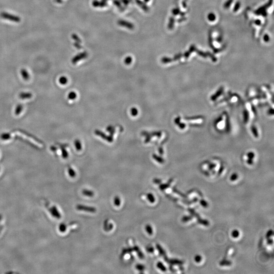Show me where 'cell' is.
Here are the masks:
<instances>
[{"label": "cell", "instance_id": "cell-35", "mask_svg": "<svg viewBox=\"0 0 274 274\" xmlns=\"http://www.w3.org/2000/svg\"><path fill=\"white\" fill-rule=\"evenodd\" d=\"M153 182L156 184L161 183V180L158 179H155L153 180Z\"/></svg>", "mask_w": 274, "mask_h": 274}, {"label": "cell", "instance_id": "cell-32", "mask_svg": "<svg viewBox=\"0 0 274 274\" xmlns=\"http://www.w3.org/2000/svg\"><path fill=\"white\" fill-rule=\"evenodd\" d=\"M154 248L153 247H148L147 248V251L148 252H150V253H152V252H154Z\"/></svg>", "mask_w": 274, "mask_h": 274}, {"label": "cell", "instance_id": "cell-1", "mask_svg": "<svg viewBox=\"0 0 274 274\" xmlns=\"http://www.w3.org/2000/svg\"><path fill=\"white\" fill-rule=\"evenodd\" d=\"M0 16L3 19H7L9 21H12L14 22H19L21 21V19L19 17L10 14L9 13H6V12H2L1 13Z\"/></svg>", "mask_w": 274, "mask_h": 274}, {"label": "cell", "instance_id": "cell-6", "mask_svg": "<svg viewBox=\"0 0 274 274\" xmlns=\"http://www.w3.org/2000/svg\"><path fill=\"white\" fill-rule=\"evenodd\" d=\"M32 96V93H21L19 94L20 98L22 99H26L30 98Z\"/></svg>", "mask_w": 274, "mask_h": 274}, {"label": "cell", "instance_id": "cell-4", "mask_svg": "<svg viewBox=\"0 0 274 274\" xmlns=\"http://www.w3.org/2000/svg\"><path fill=\"white\" fill-rule=\"evenodd\" d=\"M164 259L166 260V261H167V263H171V264H172V265H182V264L183 263V261L179 260H178V259H168L166 256L164 257Z\"/></svg>", "mask_w": 274, "mask_h": 274}, {"label": "cell", "instance_id": "cell-8", "mask_svg": "<svg viewBox=\"0 0 274 274\" xmlns=\"http://www.w3.org/2000/svg\"><path fill=\"white\" fill-rule=\"evenodd\" d=\"M82 193L85 196H89V197H93L95 195V193L93 191L87 190V189H84L83 191H82Z\"/></svg>", "mask_w": 274, "mask_h": 274}, {"label": "cell", "instance_id": "cell-26", "mask_svg": "<svg viewBox=\"0 0 274 274\" xmlns=\"http://www.w3.org/2000/svg\"><path fill=\"white\" fill-rule=\"evenodd\" d=\"M202 260V257L200 255H196L195 257V260L196 263H200Z\"/></svg>", "mask_w": 274, "mask_h": 274}, {"label": "cell", "instance_id": "cell-13", "mask_svg": "<svg viewBox=\"0 0 274 274\" xmlns=\"http://www.w3.org/2000/svg\"><path fill=\"white\" fill-rule=\"evenodd\" d=\"M145 229L148 234H149V235H152L153 231L152 226H151L150 224H147L146 226L145 227Z\"/></svg>", "mask_w": 274, "mask_h": 274}, {"label": "cell", "instance_id": "cell-16", "mask_svg": "<svg viewBox=\"0 0 274 274\" xmlns=\"http://www.w3.org/2000/svg\"><path fill=\"white\" fill-rule=\"evenodd\" d=\"M156 248L158 249V251L159 252L160 254L161 255L163 256L164 257H165L166 256V252H165L163 248L161 247V246H160L159 245L157 244L156 245Z\"/></svg>", "mask_w": 274, "mask_h": 274}, {"label": "cell", "instance_id": "cell-31", "mask_svg": "<svg viewBox=\"0 0 274 274\" xmlns=\"http://www.w3.org/2000/svg\"><path fill=\"white\" fill-rule=\"evenodd\" d=\"M154 158L155 159H156V161H157L158 162H159V163H163V161H163V159L162 158H158V157L157 156H154Z\"/></svg>", "mask_w": 274, "mask_h": 274}, {"label": "cell", "instance_id": "cell-28", "mask_svg": "<svg viewBox=\"0 0 274 274\" xmlns=\"http://www.w3.org/2000/svg\"><path fill=\"white\" fill-rule=\"evenodd\" d=\"M76 93H75L74 92H71V93L68 94V98H70L71 100H73L74 98H76Z\"/></svg>", "mask_w": 274, "mask_h": 274}, {"label": "cell", "instance_id": "cell-27", "mask_svg": "<svg viewBox=\"0 0 274 274\" xmlns=\"http://www.w3.org/2000/svg\"><path fill=\"white\" fill-rule=\"evenodd\" d=\"M238 178V175L237 174L234 173V174H232L231 176H230V180L232 181H235Z\"/></svg>", "mask_w": 274, "mask_h": 274}, {"label": "cell", "instance_id": "cell-36", "mask_svg": "<svg viewBox=\"0 0 274 274\" xmlns=\"http://www.w3.org/2000/svg\"><path fill=\"white\" fill-rule=\"evenodd\" d=\"M215 167H216V165H215V164L212 163V164H210V165L209 166V169L210 170H211L214 169Z\"/></svg>", "mask_w": 274, "mask_h": 274}, {"label": "cell", "instance_id": "cell-9", "mask_svg": "<svg viewBox=\"0 0 274 274\" xmlns=\"http://www.w3.org/2000/svg\"><path fill=\"white\" fill-rule=\"evenodd\" d=\"M147 200L149 201V202L151 203H154V202H156L155 197L151 193H149L147 194Z\"/></svg>", "mask_w": 274, "mask_h": 274}, {"label": "cell", "instance_id": "cell-25", "mask_svg": "<svg viewBox=\"0 0 274 274\" xmlns=\"http://www.w3.org/2000/svg\"><path fill=\"white\" fill-rule=\"evenodd\" d=\"M136 268L138 270L141 271V270H144L145 268V267L144 265H141V264H138V265H136Z\"/></svg>", "mask_w": 274, "mask_h": 274}, {"label": "cell", "instance_id": "cell-40", "mask_svg": "<svg viewBox=\"0 0 274 274\" xmlns=\"http://www.w3.org/2000/svg\"><path fill=\"white\" fill-rule=\"evenodd\" d=\"M223 167H221L220 169V170H219V171L218 173H219V175H220V174H221V173H222V171H223Z\"/></svg>", "mask_w": 274, "mask_h": 274}, {"label": "cell", "instance_id": "cell-15", "mask_svg": "<svg viewBox=\"0 0 274 274\" xmlns=\"http://www.w3.org/2000/svg\"><path fill=\"white\" fill-rule=\"evenodd\" d=\"M232 262L230 260H223L220 262L219 265L221 266H229L232 265Z\"/></svg>", "mask_w": 274, "mask_h": 274}, {"label": "cell", "instance_id": "cell-41", "mask_svg": "<svg viewBox=\"0 0 274 274\" xmlns=\"http://www.w3.org/2000/svg\"><path fill=\"white\" fill-rule=\"evenodd\" d=\"M1 219H2V216H1V215L0 214V220H1Z\"/></svg>", "mask_w": 274, "mask_h": 274}, {"label": "cell", "instance_id": "cell-33", "mask_svg": "<svg viewBox=\"0 0 274 274\" xmlns=\"http://www.w3.org/2000/svg\"><path fill=\"white\" fill-rule=\"evenodd\" d=\"M75 144H76V148H77V150H80L81 149V145H80V142H79L78 141H76L75 142Z\"/></svg>", "mask_w": 274, "mask_h": 274}, {"label": "cell", "instance_id": "cell-22", "mask_svg": "<svg viewBox=\"0 0 274 274\" xmlns=\"http://www.w3.org/2000/svg\"><path fill=\"white\" fill-rule=\"evenodd\" d=\"M59 83L61 84L65 85V84L67 83V82H68V79L65 77H61V78H59Z\"/></svg>", "mask_w": 274, "mask_h": 274}, {"label": "cell", "instance_id": "cell-19", "mask_svg": "<svg viewBox=\"0 0 274 274\" xmlns=\"http://www.w3.org/2000/svg\"><path fill=\"white\" fill-rule=\"evenodd\" d=\"M231 235H232V236L233 237V238H235V239H236V238H238L239 237V235H240V232H239V230H233L232 231Z\"/></svg>", "mask_w": 274, "mask_h": 274}, {"label": "cell", "instance_id": "cell-11", "mask_svg": "<svg viewBox=\"0 0 274 274\" xmlns=\"http://www.w3.org/2000/svg\"><path fill=\"white\" fill-rule=\"evenodd\" d=\"M198 223H200V224H203V225H204L205 226H208L210 224L209 222L207 220H205V219H201V218L198 219Z\"/></svg>", "mask_w": 274, "mask_h": 274}, {"label": "cell", "instance_id": "cell-20", "mask_svg": "<svg viewBox=\"0 0 274 274\" xmlns=\"http://www.w3.org/2000/svg\"><path fill=\"white\" fill-rule=\"evenodd\" d=\"M188 211L191 213V215H193V216L196 217V218L198 219L200 218L199 214H198V213H196L194 210L192 209H188Z\"/></svg>", "mask_w": 274, "mask_h": 274}, {"label": "cell", "instance_id": "cell-30", "mask_svg": "<svg viewBox=\"0 0 274 274\" xmlns=\"http://www.w3.org/2000/svg\"><path fill=\"white\" fill-rule=\"evenodd\" d=\"M273 235V231L272 230H269V231L267 232L266 235H265V237L267 239H269V238H270L271 237V236Z\"/></svg>", "mask_w": 274, "mask_h": 274}, {"label": "cell", "instance_id": "cell-18", "mask_svg": "<svg viewBox=\"0 0 274 274\" xmlns=\"http://www.w3.org/2000/svg\"><path fill=\"white\" fill-rule=\"evenodd\" d=\"M193 218V216H184L182 218V221L183 222H187L192 220Z\"/></svg>", "mask_w": 274, "mask_h": 274}, {"label": "cell", "instance_id": "cell-24", "mask_svg": "<svg viewBox=\"0 0 274 274\" xmlns=\"http://www.w3.org/2000/svg\"><path fill=\"white\" fill-rule=\"evenodd\" d=\"M200 203L201 205L204 208H207L208 207V203L207 201L204 200L203 199H202L200 200Z\"/></svg>", "mask_w": 274, "mask_h": 274}, {"label": "cell", "instance_id": "cell-2", "mask_svg": "<svg viewBox=\"0 0 274 274\" xmlns=\"http://www.w3.org/2000/svg\"><path fill=\"white\" fill-rule=\"evenodd\" d=\"M76 208L79 211H85V212H91V213H95L96 212V209L95 208L81 205H78L76 206Z\"/></svg>", "mask_w": 274, "mask_h": 274}, {"label": "cell", "instance_id": "cell-39", "mask_svg": "<svg viewBox=\"0 0 274 274\" xmlns=\"http://www.w3.org/2000/svg\"><path fill=\"white\" fill-rule=\"evenodd\" d=\"M247 163H248V164H249V165H252V163H253V161H252V159H250V158H249V159H248V161H247Z\"/></svg>", "mask_w": 274, "mask_h": 274}, {"label": "cell", "instance_id": "cell-38", "mask_svg": "<svg viewBox=\"0 0 274 274\" xmlns=\"http://www.w3.org/2000/svg\"><path fill=\"white\" fill-rule=\"evenodd\" d=\"M254 155L252 153H250L248 154V157H249V158L250 159H252V158H254Z\"/></svg>", "mask_w": 274, "mask_h": 274}, {"label": "cell", "instance_id": "cell-29", "mask_svg": "<svg viewBox=\"0 0 274 274\" xmlns=\"http://www.w3.org/2000/svg\"><path fill=\"white\" fill-rule=\"evenodd\" d=\"M173 190V191H174V193H176L178 194V195H179V196H183V198H187V196H186L185 195H184V194H183V193H182L181 192H180L179 191H178V190H177V189H176V188H174Z\"/></svg>", "mask_w": 274, "mask_h": 274}, {"label": "cell", "instance_id": "cell-17", "mask_svg": "<svg viewBox=\"0 0 274 274\" xmlns=\"http://www.w3.org/2000/svg\"><path fill=\"white\" fill-rule=\"evenodd\" d=\"M59 231L61 233H64V232H66V230H67L66 224L64 223H62L60 224L59 226Z\"/></svg>", "mask_w": 274, "mask_h": 274}, {"label": "cell", "instance_id": "cell-37", "mask_svg": "<svg viewBox=\"0 0 274 274\" xmlns=\"http://www.w3.org/2000/svg\"><path fill=\"white\" fill-rule=\"evenodd\" d=\"M138 112H137V110L136 109H133L132 110V114L133 115H137V114Z\"/></svg>", "mask_w": 274, "mask_h": 274}, {"label": "cell", "instance_id": "cell-21", "mask_svg": "<svg viewBox=\"0 0 274 274\" xmlns=\"http://www.w3.org/2000/svg\"><path fill=\"white\" fill-rule=\"evenodd\" d=\"M0 137H1V139L3 140H5L10 139V135L9 133H2Z\"/></svg>", "mask_w": 274, "mask_h": 274}, {"label": "cell", "instance_id": "cell-7", "mask_svg": "<svg viewBox=\"0 0 274 274\" xmlns=\"http://www.w3.org/2000/svg\"><path fill=\"white\" fill-rule=\"evenodd\" d=\"M172 179L170 180L169 181V182L167 183L166 184H160L159 185V188L161 191H163L165 189H167L168 188H169L170 186V184L172 182Z\"/></svg>", "mask_w": 274, "mask_h": 274}, {"label": "cell", "instance_id": "cell-5", "mask_svg": "<svg viewBox=\"0 0 274 274\" xmlns=\"http://www.w3.org/2000/svg\"><path fill=\"white\" fill-rule=\"evenodd\" d=\"M21 76H22L23 78L24 79V80H27L29 79L30 78V76H29V74L28 73V71L24 69V68H23V69H21Z\"/></svg>", "mask_w": 274, "mask_h": 274}, {"label": "cell", "instance_id": "cell-23", "mask_svg": "<svg viewBox=\"0 0 274 274\" xmlns=\"http://www.w3.org/2000/svg\"><path fill=\"white\" fill-rule=\"evenodd\" d=\"M68 173L69 175L72 178H74V177H75V176H76V173L74 171V170L72 169V168H69L68 169Z\"/></svg>", "mask_w": 274, "mask_h": 274}, {"label": "cell", "instance_id": "cell-3", "mask_svg": "<svg viewBox=\"0 0 274 274\" xmlns=\"http://www.w3.org/2000/svg\"><path fill=\"white\" fill-rule=\"evenodd\" d=\"M49 210L53 216L56 217L57 219H60L61 218V215L56 206H53L52 207L49 209Z\"/></svg>", "mask_w": 274, "mask_h": 274}, {"label": "cell", "instance_id": "cell-12", "mask_svg": "<svg viewBox=\"0 0 274 274\" xmlns=\"http://www.w3.org/2000/svg\"><path fill=\"white\" fill-rule=\"evenodd\" d=\"M22 109H23V107L21 104L18 105L17 106L16 108L15 109V115H18L20 114V113L21 112Z\"/></svg>", "mask_w": 274, "mask_h": 274}, {"label": "cell", "instance_id": "cell-14", "mask_svg": "<svg viewBox=\"0 0 274 274\" xmlns=\"http://www.w3.org/2000/svg\"><path fill=\"white\" fill-rule=\"evenodd\" d=\"M114 205L117 207H119L121 206V198L118 196H116L114 198Z\"/></svg>", "mask_w": 274, "mask_h": 274}, {"label": "cell", "instance_id": "cell-34", "mask_svg": "<svg viewBox=\"0 0 274 274\" xmlns=\"http://www.w3.org/2000/svg\"><path fill=\"white\" fill-rule=\"evenodd\" d=\"M273 240L272 239H270V238L268 239V240H267L268 244L272 245L273 244Z\"/></svg>", "mask_w": 274, "mask_h": 274}, {"label": "cell", "instance_id": "cell-10", "mask_svg": "<svg viewBox=\"0 0 274 274\" xmlns=\"http://www.w3.org/2000/svg\"><path fill=\"white\" fill-rule=\"evenodd\" d=\"M156 266L159 270H161L163 272H166L167 271L166 267H165L164 265L161 262H160V261L158 262L157 265H156Z\"/></svg>", "mask_w": 274, "mask_h": 274}]
</instances>
